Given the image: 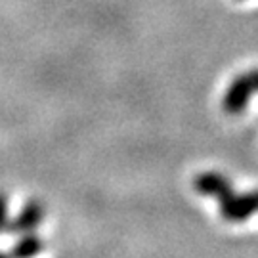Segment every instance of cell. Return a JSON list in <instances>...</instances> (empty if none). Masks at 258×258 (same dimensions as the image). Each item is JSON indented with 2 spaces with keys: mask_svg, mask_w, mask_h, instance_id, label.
<instances>
[{
  "mask_svg": "<svg viewBox=\"0 0 258 258\" xmlns=\"http://www.w3.org/2000/svg\"><path fill=\"white\" fill-rule=\"evenodd\" d=\"M218 201H220L222 218L228 222H243L258 211L256 191H252V194H233V189H231L230 194L224 195Z\"/></svg>",
  "mask_w": 258,
  "mask_h": 258,
  "instance_id": "obj_1",
  "label": "cell"
},
{
  "mask_svg": "<svg viewBox=\"0 0 258 258\" xmlns=\"http://www.w3.org/2000/svg\"><path fill=\"white\" fill-rule=\"evenodd\" d=\"M252 94H254V90H252L249 73L239 75L228 86V90L224 94V100H222V107L228 115H239V113L247 109Z\"/></svg>",
  "mask_w": 258,
  "mask_h": 258,
  "instance_id": "obj_2",
  "label": "cell"
},
{
  "mask_svg": "<svg viewBox=\"0 0 258 258\" xmlns=\"http://www.w3.org/2000/svg\"><path fill=\"white\" fill-rule=\"evenodd\" d=\"M44 220V207L40 201H29L19 214L14 218V220H8V226L6 230L8 233H18V235H23V233H29L33 231L37 226H40V222Z\"/></svg>",
  "mask_w": 258,
  "mask_h": 258,
  "instance_id": "obj_3",
  "label": "cell"
},
{
  "mask_svg": "<svg viewBox=\"0 0 258 258\" xmlns=\"http://www.w3.org/2000/svg\"><path fill=\"white\" fill-rule=\"evenodd\" d=\"M195 189L201 195H209V197H216L222 199L224 195L231 191V184L226 176L218 174V172H203L195 178Z\"/></svg>",
  "mask_w": 258,
  "mask_h": 258,
  "instance_id": "obj_4",
  "label": "cell"
},
{
  "mask_svg": "<svg viewBox=\"0 0 258 258\" xmlns=\"http://www.w3.org/2000/svg\"><path fill=\"white\" fill-rule=\"evenodd\" d=\"M42 249H44V241L29 231L23 233V237L12 247L10 258H35L42 252Z\"/></svg>",
  "mask_w": 258,
  "mask_h": 258,
  "instance_id": "obj_5",
  "label": "cell"
},
{
  "mask_svg": "<svg viewBox=\"0 0 258 258\" xmlns=\"http://www.w3.org/2000/svg\"><path fill=\"white\" fill-rule=\"evenodd\" d=\"M8 201H6V197L0 194V231L6 230V226H8Z\"/></svg>",
  "mask_w": 258,
  "mask_h": 258,
  "instance_id": "obj_6",
  "label": "cell"
},
{
  "mask_svg": "<svg viewBox=\"0 0 258 258\" xmlns=\"http://www.w3.org/2000/svg\"><path fill=\"white\" fill-rule=\"evenodd\" d=\"M249 79H250V83H252V90L258 92V69L249 71Z\"/></svg>",
  "mask_w": 258,
  "mask_h": 258,
  "instance_id": "obj_7",
  "label": "cell"
},
{
  "mask_svg": "<svg viewBox=\"0 0 258 258\" xmlns=\"http://www.w3.org/2000/svg\"><path fill=\"white\" fill-rule=\"evenodd\" d=\"M0 258H10V254H6V252H0Z\"/></svg>",
  "mask_w": 258,
  "mask_h": 258,
  "instance_id": "obj_8",
  "label": "cell"
},
{
  "mask_svg": "<svg viewBox=\"0 0 258 258\" xmlns=\"http://www.w3.org/2000/svg\"><path fill=\"white\" fill-rule=\"evenodd\" d=\"M256 197H258V191H256Z\"/></svg>",
  "mask_w": 258,
  "mask_h": 258,
  "instance_id": "obj_9",
  "label": "cell"
}]
</instances>
